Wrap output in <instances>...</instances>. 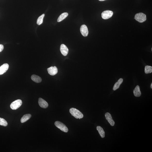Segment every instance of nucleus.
<instances>
[{
	"mask_svg": "<svg viewBox=\"0 0 152 152\" xmlns=\"http://www.w3.org/2000/svg\"><path fill=\"white\" fill-rule=\"evenodd\" d=\"M69 111L71 115L76 119H80L83 117V113L75 108H71L70 109Z\"/></svg>",
	"mask_w": 152,
	"mask_h": 152,
	"instance_id": "f257e3e1",
	"label": "nucleus"
},
{
	"mask_svg": "<svg viewBox=\"0 0 152 152\" xmlns=\"http://www.w3.org/2000/svg\"><path fill=\"white\" fill-rule=\"evenodd\" d=\"M134 18L140 23H143L146 20V16L144 13H139L136 14Z\"/></svg>",
	"mask_w": 152,
	"mask_h": 152,
	"instance_id": "f03ea898",
	"label": "nucleus"
},
{
	"mask_svg": "<svg viewBox=\"0 0 152 152\" xmlns=\"http://www.w3.org/2000/svg\"><path fill=\"white\" fill-rule=\"evenodd\" d=\"M55 125L58 128L65 132H67L69 131L67 127L66 126L61 122L56 121L55 122Z\"/></svg>",
	"mask_w": 152,
	"mask_h": 152,
	"instance_id": "7ed1b4c3",
	"label": "nucleus"
},
{
	"mask_svg": "<svg viewBox=\"0 0 152 152\" xmlns=\"http://www.w3.org/2000/svg\"><path fill=\"white\" fill-rule=\"evenodd\" d=\"M22 101L20 99H18L11 103L10 105V107L12 110H16L22 105Z\"/></svg>",
	"mask_w": 152,
	"mask_h": 152,
	"instance_id": "20e7f679",
	"label": "nucleus"
},
{
	"mask_svg": "<svg viewBox=\"0 0 152 152\" xmlns=\"http://www.w3.org/2000/svg\"><path fill=\"white\" fill-rule=\"evenodd\" d=\"M113 14V13L112 11L106 10L103 12L101 14V16L103 19L106 20L111 18Z\"/></svg>",
	"mask_w": 152,
	"mask_h": 152,
	"instance_id": "39448f33",
	"label": "nucleus"
},
{
	"mask_svg": "<svg viewBox=\"0 0 152 152\" xmlns=\"http://www.w3.org/2000/svg\"><path fill=\"white\" fill-rule=\"evenodd\" d=\"M47 70L48 74L51 76L55 75L58 72V69L56 66L50 67L48 68Z\"/></svg>",
	"mask_w": 152,
	"mask_h": 152,
	"instance_id": "423d86ee",
	"label": "nucleus"
},
{
	"mask_svg": "<svg viewBox=\"0 0 152 152\" xmlns=\"http://www.w3.org/2000/svg\"><path fill=\"white\" fill-rule=\"evenodd\" d=\"M80 32L82 35L86 37L88 34V31L87 26L85 25H81L80 29Z\"/></svg>",
	"mask_w": 152,
	"mask_h": 152,
	"instance_id": "0eeeda50",
	"label": "nucleus"
},
{
	"mask_svg": "<svg viewBox=\"0 0 152 152\" xmlns=\"http://www.w3.org/2000/svg\"><path fill=\"white\" fill-rule=\"evenodd\" d=\"M38 104L41 108L46 109L48 107V103L46 101L41 98H40L38 100Z\"/></svg>",
	"mask_w": 152,
	"mask_h": 152,
	"instance_id": "6e6552de",
	"label": "nucleus"
},
{
	"mask_svg": "<svg viewBox=\"0 0 152 152\" xmlns=\"http://www.w3.org/2000/svg\"><path fill=\"white\" fill-rule=\"evenodd\" d=\"M60 50L62 55L64 56H66L68 55L69 49L65 45L62 44L61 45Z\"/></svg>",
	"mask_w": 152,
	"mask_h": 152,
	"instance_id": "1a4fd4ad",
	"label": "nucleus"
},
{
	"mask_svg": "<svg viewBox=\"0 0 152 152\" xmlns=\"http://www.w3.org/2000/svg\"><path fill=\"white\" fill-rule=\"evenodd\" d=\"M105 117L106 120L112 126H113L115 125V122L113 120L111 115L108 112L106 113L105 114Z\"/></svg>",
	"mask_w": 152,
	"mask_h": 152,
	"instance_id": "9d476101",
	"label": "nucleus"
},
{
	"mask_svg": "<svg viewBox=\"0 0 152 152\" xmlns=\"http://www.w3.org/2000/svg\"><path fill=\"white\" fill-rule=\"evenodd\" d=\"M8 64H5L0 67V75L4 74L6 72L8 69Z\"/></svg>",
	"mask_w": 152,
	"mask_h": 152,
	"instance_id": "9b49d317",
	"label": "nucleus"
},
{
	"mask_svg": "<svg viewBox=\"0 0 152 152\" xmlns=\"http://www.w3.org/2000/svg\"><path fill=\"white\" fill-rule=\"evenodd\" d=\"M134 95L136 97H139L141 95V92L140 88L139 85H137L135 87L133 91Z\"/></svg>",
	"mask_w": 152,
	"mask_h": 152,
	"instance_id": "f8f14e48",
	"label": "nucleus"
},
{
	"mask_svg": "<svg viewBox=\"0 0 152 152\" xmlns=\"http://www.w3.org/2000/svg\"><path fill=\"white\" fill-rule=\"evenodd\" d=\"M31 79L36 83H40L42 81V79L40 77L35 75H33L31 77Z\"/></svg>",
	"mask_w": 152,
	"mask_h": 152,
	"instance_id": "ddd939ff",
	"label": "nucleus"
},
{
	"mask_svg": "<svg viewBox=\"0 0 152 152\" xmlns=\"http://www.w3.org/2000/svg\"><path fill=\"white\" fill-rule=\"evenodd\" d=\"M123 79L120 78L119 79L117 82L115 84L113 88V90H116L119 88L120 85L123 82Z\"/></svg>",
	"mask_w": 152,
	"mask_h": 152,
	"instance_id": "4468645a",
	"label": "nucleus"
},
{
	"mask_svg": "<svg viewBox=\"0 0 152 152\" xmlns=\"http://www.w3.org/2000/svg\"><path fill=\"white\" fill-rule=\"evenodd\" d=\"M31 115L29 114L24 115L21 119V122L22 123H25L29 120L31 118Z\"/></svg>",
	"mask_w": 152,
	"mask_h": 152,
	"instance_id": "2eb2a0df",
	"label": "nucleus"
},
{
	"mask_svg": "<svg viewBox=\"0 0 152 152\" xmlns=\"http://www.w3.org/2000/svg\"><path fill=\"white\" fill-rule=\"evenodd\" d=\"M96 128L101 137L104 138L105 137V132L104 129L102 127L99 126H97Z\"/></svg>",
	"mask_w": 152,
	"mask_h": 152,
	"instance_id": "dca6fc26",
	"label": "nucleus"
},
{
	"mask_svg": "<svg viewBox=\"0 0 152 152\" xmlns=\"http://www.w3.org/2000/svg\"><path fill=\"white\" fill-rule=\"evenodd\" d=\"M68 15V14L67 13H63L57 19V21L58 22H60L65 19L67 17Z\"/></svg>",
	"mask_w": 152,
	"mask_h": 152,
	"instance_id": "f3484780",
	"label": "nucleus"
},
{
	"mask_svg": "<svg viewBox=\"0 0 152 152\" xmlns=\"http://www.w3.org/2000/svg\"><path fill=\"white\" fill-rule=\"evenodd\" d=\"M45 15L44 14H43V15L38 17L37 20V24L38 25H40L42 24L43 19L44 18Z\"/></svg>",
	"mask_w": 152,
	"mask_h": 152,
	"instance_id": "a211bd4d",
	"label": "nucleus"
},
{
	"mask_svg": "<svg viewBox=\"0 0 152 152\" xmlns=\"http://www.w3.org/2000/svg\"><path fill=\"white\" fill-rule=\"evenodd\" d=\"M144 72L146 74L151 73L152 72V67L148 65L146 66L145 68Z\"/></svg>",
	"mask_w": 152,
	"mask_h": 152,
	"instance_id": "6ab92c4d",
	"label": "nucleus"
},
{
	"mask_svg": "<svg viewBox=\"0 0 152 152\" xmlns=\"http://www.w3.org/2000/svg\"><path fill=\"white\" fill-rule=\"evenodd\" d=\"M0 125L4 127L7 126V122L4 119L0 118Z\"/></svg>",
	"mask_w": 152,
	"mask_h": 152,
	"instance_id": "aec40b11",
	"label": "nucleus"
},
{
	"mask_svg": "<svg viewBox=\"0 0 152 152\" xmlns=\"http://www.w3.org/2000/svg\"><path fill=\"white\" fill-rule=\"evenodd\" d=\"M4 49V46L0 44V52H1Z\"/></svg>",
	"mask_w": 152,
	"mask_h": 152,
	"instance_id": "412c9836",
	"label": "nucleus"
},
{
	"mask_svg": "<svg viewBox=\"0 0 152 152\" xmlns=\"http://www.w3.org/2000/svg\"><path fill=\"white\" fill-rule=\"evenodd\" d=\"M99 0V1H104L105 0Z\"/></svg>",
	"mask_w": 152,
	"mask_h": 152,
	"instance_id": "4be33fe9",
	"label": "nucleus"
},
{
	"mask_svg": "<svg viewBox=\"0 0 152 152\" xmlns=\"http://www.w3.org/2000/svg\"><path fill=\"white\" fill-rule=\"evenodd\" d=\"M151 88L152 89V83H151Z\"/></svg>",
	"mask_w": 152,
	"mask_h": 152,
	"instance_id": "5701e85b",
	"label": "nucleus"
}]
</instances>
